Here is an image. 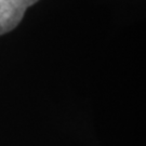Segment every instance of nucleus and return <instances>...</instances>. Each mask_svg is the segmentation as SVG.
<instances>
[{"mask_svg": "<svg viewBox=\"0 0 146 146\" xmlns=\"http://www.w3.org/2000/svg\"><path fill=\"white\" fill-rule=\"evenodd\" d=\"M39 0H0V35L13 31L22 21L27 8Z\"/></svg>", "mask_w": 146, "mask_h": 146, "instance_id": "obj_1", "label": "nucleus"}]
</instances>
